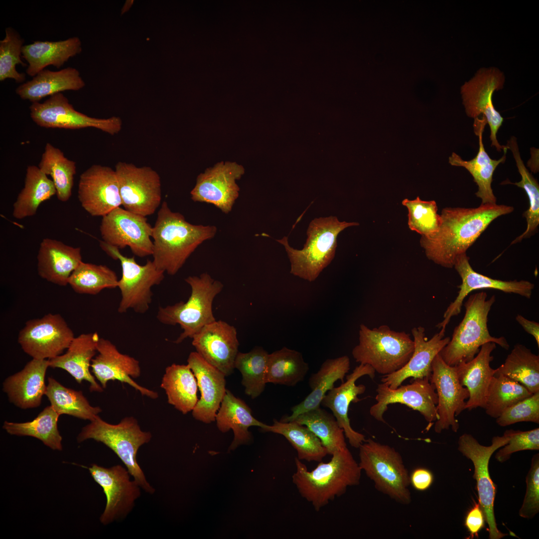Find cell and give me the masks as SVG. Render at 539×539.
<instances>
[{"instance_id":"obj_17","label":"cell","mask_w":539,"mask_h":539,"mask_svg":"<svg viewBox=\"0 0 539 539\" xmlns=\"http://www.w3.org/2000/svg\"><path fill=\"white\" fill-rule=\"evenodd\" d=\"M430 381L435 386L438 396V419L434 431L440 433L450 428L457 432L459 428L456 416L465 410L468 390L462 386L458 378L456 367L448 365L438 354L432 363Z\"/></svg>"},{"instance_id":"obj_8","label":"cell","mask_w":539,"mask_h":539,"mask_svg":"<svg viewBox=\"0 0 539 539\" xmlns=\"http://www.w3.org/2000/svg\"><path fill=\"white\" fill-rule=\"evenodd\" d=\"M414 350V342L405 331L391 329L387 325L371 329L360 325L359 343L352 349L355 361L370 365L379 374L392 373L402 368Z\"/></svg>"},{"instance_id":"obj_34","label":"cell","mask_w":539,"mask_h":539,"mask_svg":"<svg viewBox=\"0 0 539 539\" xmlns=\"http://www.w3.org/2000/svg\"><path fill=\"white\" fill-rule=\"evenodd\" d=\"M350 369V359L343 355L334 359H327L319 370L312 374L309 379L311 392L299 404L293 406L292 414L284 417L281 421H292L299 414L320 407L322 399L334 387L335 382L344 378Z\"/></svg>"},{"instance_id":"obj_49","label":"cell","mask_w":539,"mask_h":539,"mask_svg":"<svg viewBox=\"0 0 539 539\" xmlns=\"http://www.w3.org/2000/svg\"><path fill=\"white\" fill-rule=\"evenodd\" d=\"M115 272L105 265L83 261L71 273L68 284L76 293L95 295L105 288L118 287Z\"/></svg>"},{"instance_id":"obj_29","label":"cell","mask_w":539,"mask_h":539,"mask_svg":"<svg viewBox=\"0 0 539 539\" xmlns=\"http://www.w3.org/2000/svg\"><path fill=\"white\" fill-rule=\"evenodd\" d=\"M38 275L52 283L65 286L82 260L81 249L63 242L45 238L40 244L37 255Z\"/></svg>"},{"instance_id":"obj_21","label":"cell","mask_w":539,"mask_h":539,"mask_svg":"<svg viewBox=\"0 0 539 539\" xmlns=\"http://www.w3.org/2000/svg\"><path fill=\"white\" fill-rule=\"evenodd\" d=\"M78 198L82 207L92 216L103 217L122 205L115 170L93 165L80 176Z\"/></svg>"},{"instance_id":"obj_9","label":"cell","mask_w":539,"mask_h":539,"mask_svg":"<svg viewBox=\"0 0 539 539\" xmlns=\"http://www.w3.org/2000/svg\"><path fill=\"white\" fill-rule=\"evenodd\" d=\"M359 449V466L375 488L399 503L410 504L409 475L400 454L371 439L365 440Z\"/></svg>"},{"instance_id":"obj_28","label":"cell","mask_w":539,"mask_h":539,"mask_svg":"<svg viewBox=\"0 0 539 539\" xmlns=\"http://www.w3.org/2000/svg\"><path fill=\"white\" fill-rule=\"evenodd\" d=\"M49 367V360L32 358L21 370L7 377L2 390L9 402L23 409L38 407L45 395V377Z\"/></svg>"},{"instance_id":"obj_25","label":"cell","mask_w":539,"mask_h":539,"mask_svg":"<svg viewBox=\"0 0 539 539\" xmlns=\"http://www.w3.org/2000/svg\"><path fill=\"white\" fill-rule=\"evenodd\" d=\"M375 374V371L370 365L360 364L346 376L345 382L330 390L321 402L323 406L332 411L350 445L356 448H359L366 439L363 434L353 430L350 425L348 414L349 405L351 402L359 401L358 395L364 393L366 390L364 385H356L357 380L365 375L373 379Z\"/></svg>"},{"instance_id":"obj_20","label":"cell","mask_w":539,"mask_h":539,"mask_svg":"<svg viewBox=\"0 0 539 539\" xmlns=\"http://www.w3.org/2000/svg\"><path fill=\"white\" fill-rule=\"evenodd\" d=\"M88 470L106 498L101 522L107 525L126 516L140 495V487L134 480H130L128 470L118 465L106 468L96 464L92 465Z\"/></svg>"},{"instance_id":"obj_41","label":"cell","mask_w":539,"mask_h":539,"mask_svg":"<svg viewBox=\"0 0 539 539\" xmlns=\"http://www.w3.org/2000/svg\"><path fill=\"white\" fill-rule=\"evenodd\" d=\"M59 416L49 405L31 421L15 423L5 421L2 428L10 435L34 437L51 449L61 451L62 438L57 427Z\"/></svg>"},{"instance_id":"obj_47","label":"cell","mask_w":539,"mask_h":539,"mask_svg":"<svg viewBox=\"0 0 539 539\" xmlns=\"http://www.w3.org/2000/svg\"><path fill=\"white\" fill-rule=\"evenodd\" d=\"M269 354L263 348L256 347L247 353L239 352L236 356L234 367L241 373L245 393L252 399L264 391Z\"/></svg>"},{"instance_id":"obj_39","label":"cell","mask_w":539,"mask_h":539,"mask_svg":"<svg viewBox=\"0 0 539 539\" xmlns=\"http://www.w3.org/2000/svg\"><path fill=\"white\" fill-rule=\"evenodd\" d=\"M263 432L278 434L284 437L296 450L297 458L307 462L322 461L328 454L320 439L307 427L292 421L273 420L272 425L265 424Z\"/></svg>"},{"instance_id":"obj_24","label":"cell","mask_w":539,"mask_h":539,"mask_svg":"<svg viewBox=\"0 0 539 539\" xmlns=\"http://www.w3.org/2000/svg\"><path fill=\"white\" fill-rule=\"evenodd\" d=\"M97 352L92 360L91 368L103 389L106 388L109 381L117 380L128 384L142 395L151 399L158 397L156 392L141 386L133 380V378H137L141 374L138 360L121 353L110 340L103 338L99 339Z\"/></svg>"},{"instance_id":"obj_19","label":"cell","mask_w":539,"mask_h":539,"mask_svg":"<svg viewBox=\"0 0 539 539\" xmlns=\"http://www.w3.org/2000/svg\"><path fill=\"white\" fill-rule=\"evenodd\" d=\"M244 173V167L236 162L217 163L198 176L190 192L192 200L212 204L223 213H229L239 195L236 181Z\"/></svg>"},{"instance_id":"obj_42","label":"cell","mask_w":539,"mask_h":539,"mask_svg":"<svg viewBox=\"0 0 539 539\" xmlns=\"http://www.w3.org/2000/svg\"><path fill=\"white\" fill-rule=\"evenodd\" d=\"M526 387L532 394L539 392V356L521 344H516L505 362L496 369Z\"/></svg>"},{"instance_id":"obj_53","label":"cell","mask_w":539,"mask_h":539,"mask_svg":"<svg viewBox=\"0 0 539 539\" xmlns=\"http://www.w3.org/2000/svg\"><path fill=\"white\" fill-rule=\"evenodd\" d=\"M526 492L519 510L520 517L531 519L539 512V454L534 455L526 478Z\"/></svg>"},{"instance_id":"obj_26","label":"cell","mask_w":539,"mask_h":539,"mask_svg":"<svg viewBox=\"0 0 539 539\" xmlns=\"http://www.w3.org/2000/svg\"><path fill=\"white\" fill-rule=\"evenodd\" d=\"M197 379L201 397L193 410V417L206 424L215 421L217 413L226 394L225 375L207 362L196 351L187 359Z\"/></svg>"},{"instance_id":"obj_32","label":"cell","mask_w":539,"mask_h":539,"mask_svg":"<svg viewBox=\"0 0 539 539\" xmlns=\"http://www.w3.org/2000/svg\"><path fill=\"white\" fill-rule=\"evenodd\" d=\"M486 124L483 116L482 119L479 117L474 119V129L479 137V145L476 157L466 161L453 152L449 158V162L452 166L465 168L471 174L478 186V191L475 194L481 199V204H497V198L491 186L493 174L497 166L505 161L508 148L506 146L503 150L504 155L500 159L490 158L485 151L483 142V132Z\"/></svg>"},{"instance_id":"obj_12","label":"cell","mask_w":539,"mask_h":539,"mask_svg":"<svg viewBox=\"0 0 539 539\" xmlns=\"http://www.w3.org/2000/svg\"><path fill=\"white\" fill-rule=\"evenodd\" d=\"M115 171L124 209L144 217L153 214L162 200L159 174L150 167L124 162H117Z\"/></svg>"},{"instance_id":"obj_44","label":"cell","mask_w":539,"mask_h":539,"mask_svg":"<svg viewBox=\"0 0 539 539\" xmlns=\"http://www.w3.org/2000/svg\"><path fill=\"white\" fill-rule=\"evenodd\" d=\"M38 167L46 175L51 177L57 199L61 202L67 201L72 194L76 172L75 162L66 157L59 148L47 143Z\"/></svg>"},{"instance_id":"obj_11","label":"cell","mask_w":539,"mask_h":539,"mask_svg":"<svg viewBox=\"0 0 539 539\" xmlns=\"http://www.w3.org/2000/svg\"><path fill=\"white\" fill-rule=\"evenodd\" d=\"M512 432V429L507 430L503 436L493 437L489 446L480 444L471 434L467 433L460 436L458 441V451L470 459L474 467L473 478L476 481L479 503L488 526L490 539H500L507 535L497 527L494 513L496 486L490 475L489 463L493 454L508 443Z\"/></svg>"},{"instance_id":"obj_3","label":"cell","mask_w":539,"mask_h":539,"mask_svg":"<svg viewBox=\"0 0 539 539\" xmlns=\"http://www.w3.org/2000/svg\"><path fill=\"white\" fill-rule=\"evenodd\" d=\"M327 463L320 462L312 471L297 457L292 481L300 496L319 511L348 487L359 484L361 471L347 447L334 453Z\"/></svg>"},{"instance_id":"obj_33","label":"cell","mask_w":539,"mask_h":539,"mask_svg":"<svg viewBox=\"0 0 539 539\" xmlns=\"http://www.w3.org/2000/svg\"><path fill=\"white\" fill-rule=\"evenodd\" d=\"M84 86L79 71L68 67L56 71L44 69L18 86L15 92L22 99L34 103L64 91H78Z\"/></svg>"},{"instance_id":"obj_48","label":"cell","mask_w":539,"mask_h":539,"mask_svg":"<svg viewBox=\"0 0 539 539\" xmlns=\"http://www.w3.org/2000/svg\"><path fill=\"white\" fill-rule=\"evenodd\" d=\"M533 394L519 382L503 374H495L490 382L484 408L497 418L508 408Z\"/></svg>"},{"instance_id":"obj_27","label":"cell","mask_w":539,"mask_h":539,"mask_svg":"<svg viewBox=\"0 0 539 539\" xmlns=\"http://www.w3.org/2000/svg\"><path fill=\"white\" fill-rule=\"evenodd\" d=\"M414 350L408 362L400 369L385 375L381 381L392 389H395L408 378H428L432 372V363L435 356L448 344L450 338L445 337V332L440 331L428 339L423 327L412 328Z\"/></svg>"},{"instance_id":"obj_38","label":"cell","mask_w":539,"mask_h":539,"mask_svg":"<svg viewBox=\"0 0 539 539\" xmlns=\"http://www.w3.org/2000/svg\"><path fill=\"white\" fill-rule=\"evenodd\" d=\"M56 195L51 179L35 165L26 170L24 185L13 204L12 216L17 219L35 215L40 205Z\"/></svg>"},{"instance_id":"obj_46","label":"cell","mask_w":539,"mask_h":539,"mask_svg":"<svg viewBox=\"0 0 539 539\" xmlns=\"http://www.w3.org/2000/svg\"><path fill=\"white\" fill-rule=\"evenodd\" d=\"M506 146L512 151L515 160L521 180L511 183L523 189L526 192L529 201V209L523 214L526 219L527 227L525 231L515 239L511 245L520 242L524 239L530 237L537 230L539 225V185L537 180L529 172L522 160L519 150L517 139L512 137Z\"/></svg>"},{"instance_id":"obj_36","label":"cell","mask_w":539,"mask_h":539,"mask_svg":"<svg viewBox=\"0 0 539 539\" xmlns=\"http://www.w3.org/2000/svg\"><path fill=\"white\" fill-rule=\"evenodd\" d=\"M81 51L80 39L72 37L64 40L36 41L24 45L22 56L28 63L26 74L34 77L49 65L60 68L69 58L79 54Z\"/></svg>"},{"instance_id":"obj_54","label":"cell","mask_w":539,"mask_h":539,"mask_svg":"<svg viewBox=\"0 0 539 539\" xmlns=\"http://www.w3.org/2000/svg\"><path fill=\"white\" fill-rule=\"evenodd\" d=\"M496 454L495 458L503 463L509 460L511 455L524 450H539V428L526 431L512 430L508 443Z\"/></svg>"},{"instance_id":"obj_10","label":"cell","mask_w":539,"mask_h":539,"mask_svg":"<svg viewBox=\"0 0 539 539\" xmlns=\"http://www.w3.org/2000/svg\"><path fill=\"white\" fill-rule=\"evenodd\" d=\"M100 246L112 259L119 260L121 266L122 276L117 287L121 295L118 312L123 313L130 309L139 313L146 312L152 302V287L161 282L165 272L153 261L148 260L144 265H140L134 257L124 256L119 249L104 241L100 242Z\"/></svg>"},{"instance_id":"obj_37","label":"cell","mask_w":539,"mask_h":539,"mask_svg":"<svg viewBox=\"0 0 539 539\" xmlns=\"http://www.w3.org/2000/svg\"><path fill=\"white\" fill-rule=\"evenodd\" d=\"M161 387L165 391L168 402L184 414L192 411L198 401L197 379L188 364L168 366Z\"/></svg>"},{"instance_id":"obj_2","label":"cell","mask_w":539,"mask_h":539,"mask_svg":"<svg viewBox=\"0 0 539 539\" xmlns=\"http://www.w3.org/2000/svg\"><path fill=\"white\" fill-rule=\"evenodd\" d=\"M217 228L193 225L174 212L164 201L157 213L152 234L153 262L160 270L175 275L196 248L213 238Z\"/></svg>"},{"instance_id":"obj_30","label":"cell","mask_w":539,"mask_h":539,"mask_svg":"<svg viewBox=\"0 0 539 539\" xmlns=\"http://www.w3.org/2000/svg\"><path fill=\"white\" fill-rule=\"evenodd\" d=\"M496 344L490 342L483 344L475 357L468 362L456 365V373L461 384L469 392L465 409L472 410L478 407L484 408L488 388L496 372L490 366L494 357L491 353Z\"/></svg>"},{"instance_id":"obj_15","label":"cell","mask_w":539,"mask_h":539,"mask_svg":"<svg viewBox=\"0 0 539 539\" xmlns=\"http://www.w3.org/2000/svg\"><path fill=\"white\" fill-rule=\"evenodd\" d=\"M504 82V75L499 69L493 67L483 68L461 87L466 114L474 119L481 114L484 116L490 128L491 146L496 147L498 151L506 147L500 145L497 138L504 118L495 108L492 96L495 91L503 88Z\"/></svg>"},{"instance_id":"obj_50","label":"cell","mask_w":539,"mask_h":539,"mask_svg":"<svg viewBox=\"0 0 539 539\" xmlns=\"http://www.w3.org/2000/svg\"><path fill=\"white\" fill-rule=\"evenodd\" d=\"M402 204L408 210V225L411 231L423 237L431 236L438 231L441 219L435 201H423L417 197L412 200L405 199Z\"/></svg>"},{"instance_id":"obj_56","label":"cell","mask_w":539,"mask_h":539,"mask_svg":"<svg viewBox=\"0 0 539 539\" xmlns=\"http://www.w3.org/2000/svg\"><path fill=\"white\" fill-rule=\"evenodd\" d=\"M434 477L428 469L419 467L413 470L409 475L410 484L419 491H424L430 488L433 482Z\"/></svg>"},{"instance_id":"obj_40","label":"cell","mask_w":539,"mask_h":539,"mask_svg":"<svg viewBox=\"0 0 539 539\" xmlns=\"http://www.w3.org/2000/svg\"><path fill=\"white\" fill-rule=\"evenodd\" d=\"M45 395L50 405L60 415H69L81 419L93 421L102 412L99 407L91 406L81 391L66 387L49 377Z\"/></svg>"},{"instance_id":"obj_31","label":"cell","mask_w":539,"mask_h":539,"mask_svg":"<svg viewBox=\"0 0 539 539\" xmlns=\"http://www.w3.org/2000/svg\"><path fill=\"white\" fill-rule=\"evenodd\" d=\"M99 338L97 332L75 337L64 354L49 359V367L66 371L79 384L83 381L88 382L91 392H103L104 389L90 371L92 360L97 352Z\"/></svg>"},{"instance_id":"obj_43","label":"cell","mask_w":539,"mask_h":539,"mask_svg":"<svg viewBox=\"0 0 539 539\" xmlns=\"http://www.w3.org/2000/svg\"><path fill=\"white\" fill-rule=\"evenodd\" d=\"M308 370L300 352L283 347L269 354L266 382L293 386L304 380Z\"/></svg>"},{"instance_id":"obj_18","label":"cell","mask_w":539,"mask_h":539,"mask_svg":"<svg viewBox=\"0 0 539 539\" xmlns=\"http://www.w3.org/2000/svg\"><path fill=\"white\" fill-rule=\"evenodd\" d=\"M376 403L370 408L371 416L385 422L383 415L388 406L399 403L418 411L429 423L438 419V396L435 386L428 378H417L405 385L392 389L386 383L379 384L376 389Z\"/></svg>"},{"instance_id":"obj_14","label":"cell","mask_w":539,"mask_h":539,"mask_svg":"<svg viewBox=\"0 0 539 539\" xmlns=\"http://www.w3.org/2000/svg\"><path fill=\"white\" fill-rule=\"evenodd\" d=\"M75 337L63 317L48 313L28 320L18 335L23 351L32 358L50 359L62 354Z\"/></svg>"},{"instance_id":"obj_4","label":"cell","mask_w":539,"mask_h":539,"mask_svg":"<svg viewBox=\"0 0 539 539\" xmlns=\"http://www.w3.org/2000/svg\"><path fill=\"white\" fill-rule=\"evenodd\" d=\"M358 225L356 222H340L335 216L315 218L309 224L307 238L302 250L291 247L287 237L276 241L285 248L290 263V273L311 282L333 259L339 234L348 227Z\"/></svg>"},{"instance_id":"obj_52","label":"cell","mask_w":539,"mask_h":539,"mask_svg":"<svg viewBox=\"0 0 539 539\" xmlns=\"http://www.w3.org/2000/svg\"><path fill=\"white\" fill-rule=\"evenodd\" d=\"M520 422L539 424V392L508 408L496 418L497 423L502 427Z\"/></svg>"},{"instance_id":"obj_51","label":"cell","mask_w":539,"mask_h":539,"mask_svg":"<svg viewBox=\"0 0 539 539\" xmlns=\"http://www.w3.org/2000/svg\"><path fill=\"white\" fill-rule=\"evenodd\" d=\"M5 36L0 40V81L12 79L16 82H23L25 74L18 72L16 65H27L21 59L24 40L13 28L7 27Z\"/></svg>"},{"instance_id":"obj_55","label":"cell","mask_w":539,"mask_h":539,"mask_svg":"<svg viewBox=\"0 0 539 539\" xmlns=\"http://www.w3.org/2000/svg\"><path fill=\"white\" fill-rule=\"evenodd\" d=\"M485 518L479 503H476L468 512L465 525L470 533V537H478L479 532L484 525Z\"/></svg>"},{"instance_id":"obj_35","label":"cell","mask_w":539,"mask_h":539,"mask_svg":"<svg viewBox=\"0 0 539 539\" xmlns=\"http://www.w3.org/2000/svg\"><path fill=\"white\" fill-rule=\"evenodd\" d=\"M215 421L218 429L222 433L233 430L234 438L228 450L236 449L238 446L251 442L252 436L249 427L258 426L262 428L263 423L256 419L248 405L242 399L236 397L227 389L219 409Z\"/></svg>"},{"instance_id":"obj_6","label":"cell","mask_w":539,"mask_h":539,"mask_svg":"<svg viewBox=\"0 0 539 539\" xmlns=\"http://www.w3.org/2000/svg\"><path fill=\"white\" fill-rule=\"evenodd\" d=\"M151 438V433L142 431L137 419L132 416L112 424L98 416L82 429L77 440L80 443L91 439L104 444L120 459L139 486L145 492L153 494L155 489L146 480L136 460L139 448Z\"/></svg>"},{"instance_id":"obj_1","label":"cell","mask_w":539,"mask_h":539,"mask_svg":"<svg viewBox=\"0 0 539 539\" xmlns=\"http://www.w3.org/2000/svg\"><path fill=\"white\" fill-rule=\"evenodd\" d=\"M514 210L512 206L497 204L445 208L438 231L430 237L421 236L420 245L429 260L444 268H454L456 258L466 253L494 220Z\"/></svg>"},{"instance_id":"obj_57","label":"cell","mask_w":539,"mask_h":539,"mask_svg":"<svg viewBox=\"0 0 539 539\" xmlns=\"http://www.w3.org/2000/svg\"><path fill=\"white\" fill-rule=\"evenodd\" d=\"M516 319L527 332L534 337L539 347V323L535 321L530 320L520 314L517 315Z\"/></svg>"},{"instance_id":"obj_23","label":"cell","mask_w":539,"mask_h":539,"mask_svg":"<svg viewBox=\"0 0 539 539\" xmlns=\"http://www.w3.org/2000/svg\"><path fill=\"white\" fill-rule=\"evenodd\" d=\"M192 338L196 352L207 362L226 376L233 373L239 346L234 326L216 320L204 326Z\"/></svg>"},{"instance_id":"obj_5","label":"cell","mask_w":539,"mask_h":539,"mask_svg":"<svg viewBox=\"0 0 539 539\" xmlns=\"http://www.w3.org/2000/svg\"><path fill=\"white\" fill-rule=\"evenodd\" d=\"M496 300L495 295L487 299V294L481 291L471 294L464 303L465 313L462 321L453 331L452 338L439 353L450 366L468 362L478 353L484 344L492 342L508 350L510 345L504 337H496L489 333L488 316Z\"/></svg>"},{"instance_id":"obj_16","label":"cell","mask_w":539,"mask_h":539,"mask_svg":"<svg viewBox=\"0 0 539 539\" xmlns=\"http://www.w3.org/2000/svg\"><path fill=\"white\" fill-rule=\"evenodd\" d=\"M152 231L146 217L120 207L102 217L100 226L103 241L119 249L129 247L139 257L152 255Z\"/></svg>"},{"instance_id":"obj_13","label":"cell","mask_w":539,"mask_h":539,"mask_svg":"<svg viewBox=\"0 0 539 539\" xmlns=\"http://www.w3.org/2000/svg\"><path fill=\"white\" fill-rule=\"evenodd\" d=\"M30 116L37 125L46 128L79 129L95 128L111 135L121 131V119L91 117L76 110L62 93L51 96L43 102L31 103Z\"/></svg>"},{"instance_id":"obj_45","label":"cell","mask_w":539,"mask_h":539,"mask_svg":"<svg viewBox=\"0 0 539 539\" xmlns=\"http://www.w3.org/2000/svg\"><path fill=\"white\" fill-rule=\"evenodd\" d=\"M292 421L312 431L320 439L328 455L347 447L344 431L336 419L333 414L320 407L299 414Z\"/></svg>"},{"instance_id":"obj_7","label":"cell","mask_w":539,"mask_h":539,"mask_svg":"<svg viewBox=\"0 0 539 539\" xmlns=\"http://www.w3.org/2000/svg\"><path fill=\"white\" fill-rule=\"evenodd\" d=\"M185 280L191 289L187 301L160 307L157 314V319L163 324L180 325L183 332L174 341L177 344L187 338H192L204 326L216 320L213 302L224 287L221 281L207 273L199 276H189Z\"/></svg>"},{"instance_id":"obj_22","label":"cell","mask_w":539,"mask_h":539,"mask_svg":"<svg viewBox=\"0 0 539 539\" xmlns=\"http://www.w3.org/2000/svg\"><path fill=\"white\" fill-rule=\"evenodd\" d=\"M454 268L460 275L462 283L458 286L460 289L458 295L447 308L443 320L437 325L441 331L445 332L451 318L460 313L464 299L471 291L492 288L506 293L519 294L530 299L535 287L534 284L528 280L504 281L494 279L476 272L471 267L469 258L466 253L456 258Z\"/></svg>"}]
</instances>
